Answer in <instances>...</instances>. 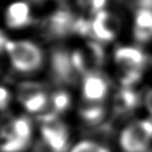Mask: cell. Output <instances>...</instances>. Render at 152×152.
<instances>
[{"mask_svg":"<svg viewBox=\"0 0 152 152\" xmlns=\"http://www.w3.org/2000/svg\"><path fill=\"white\" fill-rule=\"evenodd\" d=\"M104 110L98 104H90L81 110V116L88 123H97L102 119Z\"/></svg>","mask_w":152,"mask_h":152,"instance_id":"7c38bea8","label":"cell"},{"mask_svg":"<svg viewBox=\"0 0 152 152\" xmlns=\"http://www.w3.org/2000/svg\"><path fill=\"white\" fill-rule=\"evenodd\" d=\"M113 64L122 87H132L142 79L148 58L142 49L136 46H120L114 51Z\"/></svg>","mask_w":152,"mask_h":152,"instance_id":"6da1fadb","label":"cell"},{"mask_svg":"<svg viewBox=\"0 0 152 152\" xmlns=\"http://www.w3.org/2000/svg\"><path fill=\"white\" fill-rule=\"evenodd\" d=\"M152 141V121L141 120L122 130L120 145L125 152H144Z\"/></svg>","mask_w":152,"mask_h":152,"instance_id":"3957f363","label":"cell"},{"mask_svg":"<svg viewBox=\"0 0 152 152\" xmlns=\"http://www.w3.org/2000/svg\"><path fill=\"white\" fill-rule=\"evenodd\" d=\"M61 1L66 4H70L72 6H80L84 2V0H61Z\"/></svg>","mask_w":152,"mask_h":152,"instance_id":"e0dca14e","label":"cell"},{"mask_svg":"<svg viewBox=\"0 0 152 152\" xmlns=\"http://www.w3.org/2000/svg\"><path fill=\"white\" fill-rule=\"evenodd\" d=\"M138 94L132 89V87H122L115 97V107L120 112H125L134 109L138 104Z\"/></svg>","mask_w":152,"mask_h":152,"instance_id":"9c48e42d","label":"cell"},{"mask_svg":"<svg viewBox=\"0 0 152 152\" xmlns=\"http://www.w3.org/2000/svg\"><path fill=\"white\" fill-rule=\"evenodd\" d=\"M52 104L55 113L64 112L70 104V97L65 91H58L52 96Z\"/></svg>","mask_w":152,"mask_h":152,"instance_id":"4fadbf2b","label":"cell"},{"mask_svg":"<svg viewBox=\"0 0 152 152\" xmlns=\"http://www.w3.org/2000/svg\"><path fill=\"white\" fill-rule=\"evenodd\" d=\"M145 104H146L148 112L152 115V89L147 92L146 96H145Z\"/></svg>","mask_w":152,"mask_h":152,"instance_id":"2e32d148","label":"cell"},{"mask_svg":"<svg viewBox=\"0 0 152 152\" xmlns=\"http://www.w3.org/2000/svg\"><path fill=\"white\" fill-rule=\"evenodd\" d=\"M22 102L27 111L31 113H38L45 110L49 102V98L44 92L35 91L23 95Z\"/></svg>","mask_w":152,"mask_h":152,"instance_id":"30bf717a","label":"cell"},{"mask_svg":"<svg viewBox=\"0 0 152 152\" xmlns=\"http://www.w3.org/2000/svg\"><path fill=\"white\" fill-rule=\"evenodd\" d=\"M121 23L118 17L107 10L97 12L92 22V32L98 42H111L119 33Z\"/></svg>","mask_w":152,"mask_h":152,"instance_id":"8992f818","label":"cell"},{"mask_svg":"<svg viewBox=\"0 0 152 152\" xmlns=\"http://www.w3.org/2000/svg\"><path fill=\"white\" fill-rule=\"evenodd\" d=\"M12 129L15 137L19 140L29 144L31 138V123L30 120L26 117H20L12 122Z\"/></svg>","mask_w":152,"mask_h":152,"instance_id":"8fae6325","label":"cell"},{"mask_svg":"<svg viewBox=\"0 0 152 152\" xmlns=\"http://www.w3.org/2000/svg\"><path fill=\"white\" fill-rule=\"evenodd\" d=\"M6 53L10 65L17 72H33L40 67L44 55L40 48L30 40H15L6 45Z\"/></svg>","mask_w":152,"mask_h":152,"instance_id":"7a4b0ae2","label":"cell"},{"mask_svg":"<svg viewBox=\"0 0 152 152\" xmlns=\"http://www.w3.org/2000/svg\"><path fill=\"white\" fill-rule=\"evenodd\" d=\"M151 65H152V61H151Z\"/></svg>","mask_w":152,"mask_h":152,"instance_id":"ac0fdd59","label":"cell"},{"mask_svg":"<svg viewBox=\"0 0 152 152\" xmlns=\"http://www.w3.org/2000/svg\"><path fill=\"white\" fill-rule=\"evenodd\" d=\"M134 35L139 42L152 38V3L141 5L134 17Z\"/></svg>","mask_w":152,"mask_h":152,"instance_id":"ba28073f","label":"cell"},{"mask_svg":"<svg viewBox=\"0 0 152 152\" xmlns=\"http://www.w3.org/2000/svg\"><path fill=\"white\" fill-rule=\"evenodd\" d=\"M70 152H110L106 147L90 141H83L77 144Z\"/></svg>","mask_w":152,"mask_h":152,"instance_id":"5bb4252c","label":"cell"},{"mask_svg":"<svg viewBox=\"0 0 152 152\" xmlns=\"http://www.w3.org/2000/svg\"><path fill=\"white\" fill-rule=\"evenodd\" d=\"M42 136L48 147L54 152H62L68 143V132L66 126L58 120L56 113L42 117Z\"/></svg>","mask_w":152,"mask_h":152,"instance_id":"277c9868","label":"cell"},{"mask_svg":"<svg viewBox=\"0 0 152 152\" xmlns=\"http://www.w3.org/2000/svg\"><path fill=\"white\" fill-rule=\"evenodd\" d=\"M32 21L31 7L22 0H17L7 5L4 12V22L12 29H21L28 26Z\"/></svg>","mask_w":152,"mask_h":152,"instance_id":"52a82bcc","label":"cell"},{"mask_svg":"<svg viewBox=\"0 0 152 152\" xmlns=\"http://www.w3.org/2000/svg\"><path fill=\"white\" fill-rule=\"evenodd\" d=\"M109 93V82L98 72L85 74L82 80V95L86 102L98 104Z\"/></svg>","mask_w":152,"mask_h":152,"instance_id":"5b68a950","label":"cell"},{"mask_svg":"<svg viewBox=\"0 0 152 152\" xmlns=\"http://www.w3.org/2000/svg\"><path fill=\"white\" fill-rule=\"evenodd\" d=\"M10 93L5 88L0 87V110H4L10 102Z\"/></svg>","mask_w":152,"mask_h":152,"instance_id":"9a60e30c","label":"cell"}]
</instances>
